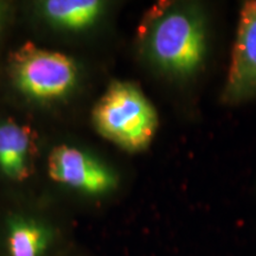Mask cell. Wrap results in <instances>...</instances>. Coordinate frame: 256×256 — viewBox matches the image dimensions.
<instances>
[{
    "instance_id": "5b68a950",
    "label": "cell",
    "mask_w": 256,
    "mask_h": 256,
    "mask_svg": "<svg viewBox=\"0 0 256 256\" xmlns=\"http://www.w3.org/2000/svg\"><path fill=\"white\" fill-rule=\"evenodd\" d=\"M256 95V0L244 2L240 12L238 34L226 82V101Z\"/></svg>"
},
{
    "instance_id": "277c9868",
    "label": "cell",
    "mask_w": 256,
    "mask_h": 256,
    "mask_svg": "<svg viewBox=\"0 0 256 256\" xmlns=\"http://www.w3.org/2000/svg\"><path fill=\"white\" fill-rule=\"evenodd\" d=\"M48 172L56 183L90 194H101L116 185V177L107 166L81 150L56 146L48 159Z\"/></svg>"
},
{
    "instance_id": "52a82bcc",
    "label": "cell",
    "mask_w": 256,
    "mask_h": 256,
    "mask_svg": "<svg viewBox=\"0 0 256 256\" xmlns=\"http://www.w3.org/2000/svg\"><path fill=\"white\" fill-rule=\"evenodd\" d=\"M44 12L51 22L68 28H83L92 25L100 16L102 2L98 0H49Z\"/></svg>"
},
{
    "instance_id": "8992f818",
    "label": "cell",
    "mask_w": 256,
    "mask_h": 256,
    "mask_svg": "<svg viewBox=\"0 0 256 256\" xmlns=\"http://www.w3.org/2000/svg\"><path fill=\"white\" fill-rule=\"evenodd\" d=\"M34 142L28 127L14 121L0 124V170L6 177L23 182L32 172Z\"/></svg>"
},
{
    "instance_id": "3957f363",
    "label": "cell",
    "mask_w": 256,
    "mask_h": 256,
    "mask_svg": "<svg viewBox=\"0 0 256 256\" xmlns=\"http://www.w3.org/2000/svg\"><path fill=\"white\" fill-rule=\"evenodd\" d=\"M12 72L19 90L36 100H56L72 90L78 80L74 60L58 51L26 42L16 51Z\"/></svg>"
},
{
    "instance_id": "ba28073f",
    "label": "cell",
    "mask_w": 256,
    "mask_h": 256,
    "mask_svg": "<svg viewBox=\"0 0 256 256\" xmlns=\"http://www.w3.org/2000/svg\"><path fill=\"white\" fill-rule=\"evenodd\" d=\"M46 243V229L34 220L18 218L10 226V256H40Z\"/></svg>"
},
{
    "instance_id": "7a4b0ae2",
    "label": "cell",
    "mask_w": 256,
    "mask_h": 256,
    "mask_svg": "<svg viewBox=\"0 0 256 256\" xmlns=\"http://www.w3.org/2000/svg\"><path fill=\"white\" fill-rule=\"evenodd\" d=\"M92 119L101 136L128 151L146 148L158 128L154 107L127 82L112 83L96 104Z\"/></svg>"
},
{
    "instance_id": "6da1fadb",
    "label": "cell",
    "mask_w": 256,
    "mask_h": 256,
    "mask_svg": "<svg viewBox=\"0 0 256 256\" xmlns=\"http://www.w3.org/2000/svg\"><path fill=\"white\" fill-rule=\"evenodd\" d=\"M142 38L150 60L174 78H188L200 68L206 54L203 17L190 5H165L153 11Z\"/></svg>"
}]
</instances>
